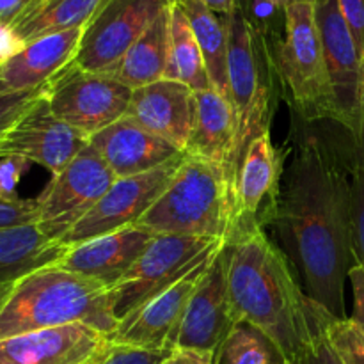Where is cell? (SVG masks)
I'll return each mask as SVG.
<instances>
[{
    "instance_id": "6da1fadb",
    "label": "cell",
    "mask_w": 364,
    "mask_h": 364,
    "mask_svg": "<svg viewBox=\"0 0 364 364\" xmlns=\"http://www.w3.org/2000/svg\"><path fill=\"white\" fill-rule=\"evenodd\" d=\"M279 192L259 217L272 226L309 299L345 316V283L355 265L352 240V137L334 141L320 128L295 139Z\"/></svg>"
},
{
    "instance_id": "7a4b0ae2",
    "label": "cell",
    "mask_w": 364,
    "mask_h": 364,
    "mask_svg": "<svg viewBox=\"0 0 364 364\" xmlns=\"http://www.w3.org/2000/svg\"><path fill=\"white\" fill-rule=\"evenodd\" d=\"M228 295L235 323L249 322L272 338L288 363L304 354L322 306L306 295L294 267L262 226L226 242Z\"/></svg>"
},
{
    "instance_id": "3957f363",
    "label": "cell",
    "mask_w": 364,
    "mask_h": 364,
    "mask_svg": "<svg viewBox=\"0 0 364 364\" xmlns=\"http://www.w3.org/2000/svg\"><path fill=\"white\" fill-rule=\"evenodd\" d=\"M71 323H84L110 338L119 320L109 287L52 265L14 284L0 311V340Z\"/></svg>"
},
{
    "instance_id": "277c9868",
    "label": "cell",
    "mask_w": 364,
    "mask_h": 364,
    "mask_svg": "<svg viewBox=\"0 0 364 364\" xmlns=\"http://www.w3.org/2000/svg\"><path fill=\"white\" fill-rule=\"evenodd\" d=\"M228 31V84L233 110V144L224 164L228 201L231 208V231L237 224L238 181L242 164L256 137L270 130L272 117V85L263 75L251 21L240 7L224 16ZM228 237V240H230ZM226 240V242H228Z\"/></svg>"
},
{
    "instance_id": "5b68a950",
    "label": "cell",
    "mask_w": 364,
    "mask_h": 364,
    "mask_svg": "<svg viewBox=\"0 0 364 364\" xmlns=\"http://www.w3.org/2000/svg\"><path fill=\"white\" fill-rule=\"evenodd\" d=\"M153 235H191L220 238L231 231L223 166L187 155L159 201L139 220Z\"/></svg>"
},
{
    "instance_id": "8992f818",
    "label": "cell",
    "mask_w": 364,
    "mask_h": 364,
    "mask_svg": "<svg viewBox=\"0 0 364 364\" xmlns=\"http://www.w3.org/2000/svg\"><path fill=\"white\" fill-rule=\"evenodd\" d=\"M284 18L287 34L277 52V73L306 123H334L333 92L316 27L315 4H291L284 9Z\"/></svg>"
},
{
    "instance_id": "52a82bcc",
    "label": "cell",
    "mask_w": 364,
    "mask_h": 364,
    "mask_svg": "<svg viewBox=\"0 0 364 364\" xmlns=\"http://www.w3.org/2000/svg\"><path fill=\"white\" fill-rule=\"evenodd\" d=\"M224 245L220 238L191 235H153L132 269L110 288L116 318L123 320L141 306L208 262Z\"/></svg>"
},
{
    "instance_id": "ba28073f",
    "label": "cell",
    "mask_w": 364,
    "mask_h": 364,
    "mask_svg": "<svg viewBox=\"0 0 364 364\" xmlns=\"http://www.w3.org/2000/svg\"><path fill=\"white\" fill-rule=\"evenodd\" d=\"M132 91L114 75L92 73L71 63L46 84V100L60 121L92 137L127 116Z\"/></svg>"
},
{
    "instance_id": "9c48e42d",
    "label": "cell",
    "mask_w": 364,
    "mask_h": 364,
    "mask_svg": "<svg viewBox=\"0 0 364 364\" xmlns=\"http://www.w3.org/2000/svg\"><path fill=\"white\" fill-rule=\"evenodd\" d=\"M173 0H102L78 43L73 64L92 73H112L128 50Z\"/></svg>"
},
{
    "instance_id": "30bf717a",
    "label": "cell",
    "mask_w": 364,
    "mask_h": 364,
    "mask_svg": "<svg viewBox=\"0 0 364 364\" xmlns=\"http://www.w3.org/2000/svg\"><path fill=\"white\" fill-rule=\"evenodd\" d=\"M102 156L87 146L82 149L38 198L39 220L46 237L63 240L105 196L116 181Z\"/></svg>"
},
{
    "instance_id": "8fae6325",
    "label": "cell",
    "mask_w": 364,
    "mask_h": 364,
    "mask_svg": "<svg viewBox=\"0 0 364 364\" xmlns=\"http://www.w3.org/2000/svg\"><path fill=\"white\" fill-rule=\"evenodd\" d=\"M315 18L333 92L334 123L358 135L364 109V71L340 0H315Z\"/></svg>"
},
{
    "instance_id": "7c38bea8",
    "label": "cell",
    "mask_w": 364,
    "mask_h": 364,
    "mask_svg": "<svg viewBox=\"0 0 364 364\" xmlns=\"http://www.w3.org/2000/svg\"><path fill=\"white\" fill-rule=\"evenodd\" d=\"M183 159L185 151L149 173L117 178L112 187L100 199L98 205L60 242L68 247H73L102 235L114 233V231L139 224V220L169 187Z\"/></svg>"
},
{
    "instance_id": "4fadbf2b",
    "label": "cell",
    "mask_w": 364,
    "mask_h": 364,
    "mask_svg": "<svg viewBox=\"0 0 364 364\" xmlns=\"http://www.w3.org/2000/svg\"><path fill=\"white\" fill-rule=\"evenodd\" d=\"M87 146V135L75 130L52 112L45 91L0 139V159L20 156L57 174Z\"/></svg>"
},
{
    "instance_id": "5bb4252c",
    "label": "cell",
    "mask_w": 364,
    "mask_h": 364,
    "mask_svg": "<svg viewBox=\"0 0 364 364\" xmlns=\"http://www.w3.org/2000/svg\"><path fill=\"white\" fill-rule=\"evenodd\" d=\"M228 258L230 249L224 242L203 272L183 320L174 333L171 348H194L217 354L235 326L228 295Z\"/></svg>"
},
{
    "instance_id": "9a60e30c",
    "label": "cell",
    "mask_w": 364,
    "mask_h": 364,
    "mask_svg": "<svg viewBox=\"0 0 364 364\" xmlns=\"http://www.w3.org/2000/svg\"><path fill=\"white\" fill-rule=\"evenodd\" d=\"M213 256L176 284L121 320L110 341L144 350H171L174 333L180 327L192 294Z\"/></svg>"
},
{
    "instance_id": "2e32d148",
    "label": "cell",
    "mask_w": 364,
    "mask_h": 364,
    "mask_svg": "<svg viewBox=\"0 0 364 364\" xmlns=\"http://www.w3.org/2000/svg\"><path fill=\"white\" fill-rule=\"evenodd\" d=\"M110 345L107 334L71 323L0 340V364H87Z\"/></svg>"
},
{
    "instance_id": "e0dca14e",
    "label": "cell",
    "mask_w": 364,
    "mask_h": 364,
    "mask_svg": "<svg viewBox=\"0 0 364 364\" xmlns=\"http://www.w3.org/2000/svg\"><path fill=\"white\" fill-rule=\"evenodd\" d=\"M196 112V92L180 80L162 78L132 91L127 116L185 151Z\"/></svg>"
},
{
    "instance_id": "ac0fdd59",
    "label": "cell",
    "mask_w": 364,
    "mask_h": 364,
    "mask_svg": "<svg viewBox=\"0 0 364 364\" xmlns=\"http://www.w3.org/2000/svg\"><path fill=\"white\" fill-rule=\"evenodd\" d=\"M89 146L102 156L116 178L149 173L183 153L128 116L89 137Z\"/></svg>"
},
{
    "instance_id": "d6986e66",
    "label": "cell",
    "mask_w": 364,
    "mask_h": 364,
    "mask_svg": "<svg viewBox=\"0 0 364 364\" xmlns=\"http://www.w3.org/2000/svg\"><path fill=\"white\" fill-rule=\"evenodd\" d=\"M284 173V153L272 144L270 130L263 132L249 148L238 181L237 224L230 240L233 242L259 228V217L272 205L279 192Z\"/></svg>"
},
{
    "instance_id": "ffe728a7",
    "label": "cell",
    "mask_w": 364,
    "mask_h": 364,
    "mask_svg": "<svg viewBox=\"0 0 364 364\" xmlns=\"http://www.w3.org/2000/svg\"><path fill=\"white\" fill-rule=\"evenodd\" d=\"M151 238V231L135 224L73 245L55 267L112 288L137 262Z\"/></svg>"
},
{
    "instance_id": "44dd1931",
    "label": "cell",
    "mask_w": 364,
    "mask_h": 364,
    "mask_svg": "<svg viewBox=\"0 0 364 364\" xmlns=\"http://www.w3.org/2000/svg\"><path fill=\"white\" fill-rule=\"evenodd\" d=\"M82 28L45 36L27 43L21 52L0 66V92L41 89L71 64L77 55Z\"/></svg>"
},
{
    "instance_id": "7402d4cb",
    "label": "cell",
    "mask_w": 364,
    "mask_h": 364,
    "mask_svg": "<svg viewBox=\"0 0 364 364\" xmlns=\"http://www.w3.org/2000/svg\"><path fill=\"white\" fill-rule=\"evenodd\" d=\"M68 249L60 240L46 237L38 223L0 230V283H18L57 265Z\"/></svg>"
},
{
    "instance_id": "603a6c76",
    "label": "cell",
    "mask_w": 364,
    "mask_h": 364,
    "mask_svg": "<svg viewBox=\"0 0 364 364\" xmlns=\"http://www.w3.org/2000/svg\"><path fill=\"white\" fill-rule=\"evenodd\" d=\"M233 130L230 100L215 89L196 92L194 123L185 153L224 167L233 144Z\"/></svg>"
},
{
    "instance_id": "cb8c5ba5",
    "label": "cell",
    "mask_w": 364,
    "mask_h": 364,
    "mask_svg": "<svg viewBox=\"0 0 364 364\" xmlns=\"http://www.w3.org/2000/svg\"><path fill=\"white\" fill-rule=\"evenodd\" d=\"M171 6L159 14L110 73L130 89L166 78L171 53Z\"/></svg>"
},
{
    "instance_id": "d4e9b609",
    "label": "cell",
    "mask_w": 364,
    "mask_h": 364,
    "mask_svg": "<svg viewBox=\"0 0 364 364\" xmlns=\"http://www.w3.org/2000/svg\"><path fill=\"white\" fill-rule=\"evenodd\" d=\"M102 0H36L11 27L21 41L84 28Z\"/></svg>"
},
{
    "instance_id": "484cf974",
    "label": "cell",
    "mask_w": 364,
    "mask_h": 364,
    "mask_svg": "<svg viewBox=\"0 0 364 364\" xmlns=\"http://www.w3.org/2000/svg\"><path fill=\"white\" fill-rule=\"evenodd\" d=\"M185 13L194 38L201 48L212 87L224 98L230 96L228 84V31L226 23L217 18L201 0H173Z\"/></svg>"
},
{
    "instance_id": "4316f807",
    "label": "cell",
    "mask_w": 364,
    "mask_h": 364,
    "mask_svg": "<svg viewBox=\"0 0 364 364\" xmlns=\"http://www.w3.org/2000/svg\"><path fill=\"white\" fill-rule=\"evenodd\" d=\"M166 78L183 82L194 92L213 89L191 23L174 2L171 6V53Z\"/></svg>"
},
{
    "instance_id": "83f0119b",
    "label": "cell",
    "mask_w": 364,
    "mask_h": 364,
    "mask_svg": "<svg viewBox=\"0 0 364 364\" xmlns=\"http://www.w3.org/2000/svg\"><path fill=\"white\" fill-rule=\"evenodd\" d=\"M215 364H290L276 341L249 322H237L215 354Z\"/></svg>"
},
{
    "instance_id": "f1b7e54d",
    "label": "cell",
    "mask_w": 364,
    "mask_h": 364,
    "mask_svg": "<svg viewBox=\"0 0 364 364\" xmlns=\"http://www.w3.org/2000/svg\"><path fill=\"white\" fill-rule=\"evenodd\" d=\"M327 336L345 364H364V334L352 318L327 320Z\"/></svg>"
},
{
    "instance_id": "f546056e",
    "label": "cell",
    "mask_w": 364,
    "mask_h": 364,
    "mask_svg": "<svg viewBox=\"0 0 364 364\" xmlns=\"http://www.w3.org/2000/svg\"><path fill=\"white\" fill-rule=\"evenodd\" d=\"M331 313L327 309L320 308L318 320L313 329L311 340H309L308 347H306L304 354L295 364H345L343 359L336 352V348L331 343L329 336H327V320H329Z\"/></svg>"
},
{
    "instance_id": "4dcf8cb0",
    "label": "cell",
    "mask_w": 364,
    "mask_h": 364,
    "mask_svg": "<svg viewBox=\"0 0 364 364\" xmlns=\"http://www.w3.org/2000/svg\"><path fill=\"white\" fill-rule=\"evenodd\" d=\"M45 91L46 85L41 89H34V91L0 92V139L45 95Z\"/></svg>"
},
{
    "instance_id": "1f68e13d",
    "label": "cell",
    "mask_w": 364,
    "mask_h": 364,
    "mask_svg": "<svg viewBox=\"0 0 364 364\" xmlns=\"http://www.w3.org/2000/svg\"><path fill=\"white\" fill-rule=\"evenodd\" d=\"M352 240L355 263L364 269V171L352 167Z\"/></svg>"
},
{
    "instance_id": "d6a6232c",
    "label": "cell",
    "mask_w": 364,
    "mask_h": 364,
    "mask_svg": "<svg viewBox=\"0 0 364 364\" xmlns=\"http://www.w3.org/2000/svg\"><path fill=\"white\" fill-rule=\"evenodd\" d=\"M169 350H144L112 343L87 364H162Z\"/></svg>"
},
{
    "instance_id": "836d02e7",
    "label": "cell",
    "mask_w": 364,
    "mask_h": 364,
    "mask_svg": "<svg viewBox=\"0 0 364 364\" xmlns=\"http://www.w3.org/2000/svg\"><path fill=\"white\" fill-rule=\"evenodd\" d=\"M39 220L38 199H14L0 201V230L23 224H34Z\"/></svg>"
},
{
    "instance_id": "e575fe53",
    "label": "cell",
    "mask_w": 364,
    "mask_h": 364,
    "mask_svg": "<svg viewBox=\"0 0 364 364\" xmlns=\"http://www.w3.org/2000/svg\"><path fill=\"white\" fill-rule=\"evenodd\" d=\"M31 162L20 156H2L0 159V201H14L16 187L21 176L27 173Z\"/></svg>"
},
{
    "instance_id": "d590c367",
    "label": "cell",
    "mask_w": 364,
    "mask_h": 364,
    "mask_svg": "<svg viewBox=\"0 0 364 364\" xmlns=\"http://www.w3.org/2000/svg\"><path fill=\"white\" fill-rule=\"evenodd\" d=\"M340 7L358 46L364 71V0H340Z\"/></svg>"
},
{
    "instance_id": "8d00e7d4",
    "label": "cell",
    "mask_w": 364,
    "mask_h": 364,
    "mask_svg": "<svg viewBox=\"0 0 364 364\" xmlns=\"http://www.w3.org/2000/svg\"><path fill=\"white\" fill-rule=\"evenodd\" d=\"M348 281L352 284V294H354V315L350 316L355 326L364 334V269L355 263L348 272Z\"/></svg>"
},
{
    "instance_id": "74e56055",
    "label": "cell",
    "mask_w": 364,
    "mask_h": 364,
    "mask_svg": "<svg viewBox=\"0 0 364 364\" xmlns=\"http://www.w3.org/2000/svg\"><path fill=\"white\" fill-rule=\"evenodd\" d=\"M162 364H215V354L194 350V348H171Z\"/></svg>"
},
{
    "instance_id": "f35d334b",
    "label": "cell",
    "mask_w": 364,
    "mask_h": 364,
    "mask_svg": "<svg viewBox=\"0 0 364 364\" xmlns=\"http://www.w3.org/2000/svg\"><path fill=\"white\" fill-rule=\"evenodd\" d=\"M25 43L21 41L20 36L14 32L11 25L0 23V66L13 59L18 52H21Z\"/></svg>"
},
{
    "instance_id": "ab89813d",
    "label": "cell",
    "mask_w": 364,
    "mask_h": 364,
    "mask_svg": "<svg viewBox=\"0 0 364 364\" xmlns=\"http://www.w3.org/2000/svg\"><path fill=\"white\" fill-rule=\"evenodd\" d=\"M36 0H0V23L13 25Z\"/></svg>"
},
{
    "instance_id": "60d3db41",
    "label": "cell",
    "mask_w": 364,
    "mask_h": 364,
    "mask_svg": "<svg viewBox=\"0 0 364 364\" xmlns=\"http://www.w3.org/2000/svg\"><path fill=\"white\" fill-rule=\"evenodd\" d=\"M352 160L354 166L364 171V109H363V119L361 127H359L358 135L352 139Z\"/></svg>"
},
{
    "instance_id": "b9f144b4",
    "label": "cell",
    "mask_w": 364,
    "mask_h": 364,
    "mask_svg": "<svg viewBox=\"0 0 364 364\" xmlns=\"http://www.w3.org/2000/svg\"><path fill=\"white\" fill-rule=\"evenodd\" d=\"M279 7V0H252V13L258 20H267Z\"/></svg>"
},
{
    "instance_id": "7bdbcfd3",
    "label": "cell",
    "mask_w": 364,
    "mask_h": 364,
    "mask_svg": "<svg viewBox=\"0 0 364 364\" xmlns=\"http://www.w3.org/2000/svg\"><path fill=\"white\" fill-rule=\"evenodd\" d=\"M206 7L213 11V13H219L223 16H228L230 13H233L238 7L237 0H201Z\"/></svg>"
},
{
    "instance_id": "ee69618b",
    "label": "cell",
    "mask_w": 364,
    "mask_h": 364,
    "mask_svg": "<svg viewBox=\"0 0 364 364\" xmlns=\"http://www.w3.org/2000/svg\"><path fill=\"white\" fill-rule=\"evenodd\" d=\"M14 284L16 283H0V311H2L4 304L7 302V299H9L11 291H13Z\"/></svg>"
},
{
    "instance_id": "f6af8a7d",
    "label": "cell",
    "mask_w": 364,
    "mask_h": 364,
    "mask_svg": "<svg viewBox=\"0 0 364 364\" xmlns=\"http://www.w3.org/2000/svg\"><path fill=\"white\" fill-rule=\"evenodd\" d=\"M297 2H311V4H315V0H279V6H281V9H287L288 6H291V4H297Z\"/></svg>"
}]
</instances>
